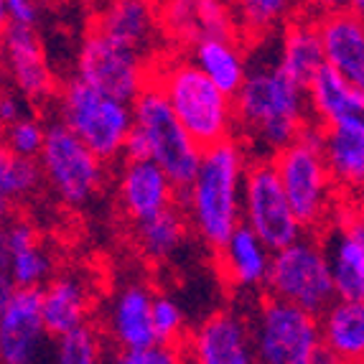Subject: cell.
Returning a JSON list of instances; mask_svg holds the SVG:
<instances>
[{"mask_svg": "<svg viewBox=\"0 0 364 364\" xmlns=\"http://www.w3.org/2000/svg\"><path fill=\"white\" fill-rule=\"evenodd\" d=\"M237 138L252 156L273 158L311 125L306 87L296 85L273 56L252 59L245 85L235 95Z\"/></svg>", "mask_w": 364, "mask_h": 364, "instance_id": "obj_1", "label": "cell"}, {"mask_svg": "<svg viewBox=\"0 0 364 364\" xmlns=\"http://www.w3.org/2000/svg\"><path fill=\"white\" fill-rule=\"evenodd\" d=\"M250 161L252 153L240 138L207 148L194 178L178 194L191 235L209 252L222 247L242 225V186Z\"/></svg>", "mask_w": 364, "mask_h": 364, "instance_id": "obj_2", "label": "cell"}, {"mask_svg": "<svg viewBox=\"0 0 364 364\" xmlns=\"http://www.w3.org/2000/svg\"><path fill=\"white\" fill-rule=\"evenodd\" d=\"M151 85L168 100L173 115L199 148L237 138L235 97L222 92L183 51L164 49L151 64Z\"/></svg>", "mask_w": 364, "mask_h": 364, "instance_id": "obj_3", "label": "cell"}, {"mask_svg": "<svg viewBox=\"0 0 364 364\" xmlns=\"http://www.w3.org/2000/svg\"><path fill=\"white\" fill-rule=\"evenodd\" d=\"M201 153L204 148L196 146L194 138L186 133L168 100L158 87L148 85L133 102V130L125 143L122 161H153L181 191L194 178Z\"/></svg>", "mask_w": 364, "mask_h": 364, "instance_id": "obj_4", "label": "cell"}, {"mask_svg": "<svg viewBox=\"0 0 364 364\" xmlns=\"http://www.w3.org/2000/svg\"><path fill=\"white\" fill-rule=\"evenodd\" d=\"M56 122L77 135L105 164L122 161L125 143L133 130V105L117 100L79 77L61 79L54 97Z\"/></svg>", "mask_w": 364, "mask_h": 364, "instance_id": "obj_5", "label": "cell"}, {"mask_svg": "<svg viewBox=\"0 0 364 364\" xmlns=\"http://www.w3.org/2000/svg\"><path fill=\"white\" fill-rule=\"evenodd\" d=\"M321 138L323 130L311 122L291 146L273 156V166L298 222L306 232H314V235H321L336 209L344 204L328 176Z\"/></svg>", "mask_w": 364, "mask_h": 364, "instance_id": "obj_6", "label": "cell"}, {"mask_svg": "<svg viewBox=\"0 0 364 364\" xmlns=\"http://www.w3.org/2000/svg\"><path fill=\"white\" fill-rule=\"evenodd\" d=\"M43 188L67 209H87L107 186V164L69 133L61 122H51L38 156Z\"/></svg>", "mask_w": 364, "mask_h": 364, "instance_id": "obj_7", "label": "cell"}, {"mask_svg": "<svg viewBox=\"0 0 364 364\" xmlns=\"http://www.w3.org/2000/svg\"><path fill=\"white\" fill-rule=\"evenodd\" d=\"M265 293L316 316L334 304V280L321 235L306 232L288 247L275 250Z\"/></svg>", "mask_w": 364, "mask_h": 364, "instance_id": "obj_8", "label": "cell"}, {"mask_svg": "<svg viewBox=\"0 0 364 364\" xmlns=\"http://www.w3.org/2000/svg\"><path fill=\"white\" fill-rule=\"evenodd\" d=\"M250 326L257 364H314L323 352L318 316L280 298H262Z\"/></svg>", "mask_w": 364, "mask_h": 364, "instance_id": "obj_9", "label": "cell"}, {"mask_svg": "<svg viewBox=\"0 0 364 364\" xmlns=\"http://www.w3.org/2000/svg\"><path fill=\"white\" fill-rule=\"evenodd\" d=\"M151 64L153 59L90 28L74 56V77L133 105L151 85Z\"/></svg>", "mask_w": 364, "mask_h": 364, "instance_id": "obj_10", "label": "cell"}, {"mask_svg": "<svg viewBox=\"0 0 364 364\" xmlns=\"http://www.w3.org/2000/svg\"><path fill=\"white\" fill-rule=\"evenodd\" d=\"M242 225L255 232L273 252L306 235L283 191L273 158L252 156L250 161L242 186Z\"/></svg>", "mask_w": 364, "mask_h": 364, "instance_id": "obj_11", "label": "cell"}, {"mask_svg": "<svg viewBox=\"0 0 364 364\" xmlns=\"http://www.w3.org/2000/svg\"><path fill=\"white\" fill-rule=\"evenodd\" d=\"M0 74L6 77V87L18 92L28 105L54 102L61 87V79L36 26L8 23L3 28Z\"/></svg>", "mask_w": 364, "mask_h": 364, "instance_id": "obj_12", "label": "cell"}, {"mask_svg": "<svg viewBox=\"0 0 364 364\" xmlns=\"http://www.w3.org/2000/svg\"><path fill=\"white\" fill-rule=\"evenodd\" d=\"M188 364H257L252 326L237 309H217L204 316L183 341Z\"/></svg>", "mask_w": 364, "mask_h": 364, "instance_id": "obj_13", "label": "cell"}, {"mask_svg": "<svg viewBox=\"0 0 364 364\" xmlns=\"http://www.w3.org/2000/svg\"><path fill=\"white\" fill-rule=\"evenodd\" d=\"M56 252L36 222L23 214H13L0 232V270L21 291H41L59 270Z\"/></svg>", "mask_w": 364, "mask_h": 364, "instance_id": "obj_14", "label": "cell"}, {"mask_svg": "<svg viewBox=\"0 0 364 364\" xmlns=\"http://www.w3.org/2000/svg\"><path fill=\"white\" fill-rule=\"evenodd\" d=\"M166 49L188 51L204 38L240 36L230 0H158Z\"/></svg>", "mask_w": 364, "mask_h": 364, "instance_id": "obj_15", "label": "cell"}, {"mask_svg": "<svg viewBox=\"0 0 364 364\" xmlns=\"http://www.w3.org/2000/svg\"><path fill=\"white\" fill-rule=\"evenodd\" d=\"M178 186L153 161H122L115 173V201L130 227L178 207Z\"/></svg>", "mask_w": 364, "mask_h": 364, "instance_id": "obj_16", "label": "cell"}, {"mask_svg": "<svg viewBox=\"0 0 364 364\" xmlns=\"http://www.w3.org/2000/svg\"><path fill=\"white\" fill-rule=\"evenodd\" d=\"M334 293L341 301H364V222L344 201L321 232Z\"/></svg>", "mask_w": 364, "mask_h": 364, "instance_id": "obj_17", "label": "cell"}, {"mask_svg": "<svg viewBox=\"0 0 364 364\" xmlns=\"http://www.w3.org/2000/svg\"><path fill=\"white\" fill-rule=\"evenodd\" d=\"M41 291H16L0 306V364H38L49 344Z\"/></svg>", "mask_w": 364, "mask_h": 364, "instance_id": "obj_18", "label": "cell"}, {"mask_svg": "<svg viewBox=\"0 0 364 364\" xmlns=\"http://www.w3.org/2000/svg\"><path fill=\"white\" fill-rule=\"evenodd\" d=\"M153 298L156 291L140 278L125 280L109 293L102 311V328L117 352L158 344L153 331Z\"/></svg>", "mask_w": 364, "mask_h": 364, "instance_id": "obj_19", "label": "cell"}, {"mask_svg": "<svg viewBox=\"0 0 364 364\" xmlns=\"http://www.w3.org/2000/svg\"><path fill=\"white\" fill-rule=\"evenodd\" d=\"M90 28L148 59H156L166 49L158 0H102Z\"/></svg>", "mask_w": 364, "mask_h": 364, "instance_id": "obj_20", "label": "cell"}, {"mask_svg": "<svg viewBox=\"0 0 364 364\" xmlns=\"http://www.w3.org/2000/svg\"><path fill=\"white\" fill-rule=\"evenodd\" d=\"M214 262L227 286L237 293H260L267 286L273 250L245 225L230 235L225 245L214 250Z\"/></svg>", "mask_w": 364, "mask_h": 364, "instance_id": "obj_21", "label": "cell"}, {"mask_svg": "<svg viewBox=\"0 0 364 364\" xmlns=\"http://www.w3.org/2000/svg\"><path fill=\"white\" fill-rule=\"evenodd\" d=\"M95 298L85 275L64 270L41 288V314L51 339L67 336L79 328L92 326Z\"/></svg>", "mask_w": 364, "mask_h": 364, "instance_id": "obj_22", "label": "cell"}, {"mask_svg": "<svg viewBox=\"0 0 364 364\" xmlns=\"http://www.w3.org/2000/svg\"><path fill=\"white\" fill-rule=\"evenodd\" d=\"M311 122L318 128L349 130L364 135V92L349 87L331 69L323 67L306 87Z\"/></svg>", "mask_w": 364, "mask_h": 364, "instance_id": "obj_23", "label": "cell"}, {"mask_svg": "<svg viewBox=\"0 0 364 364\" xmlns=\"http://www.w3.org/2000/svg\"><path fill=\"white\" fill-rule=\"evenodd\" d=\"M275 61L301 87H309L314 77L326 67L323 38L318 18L298 13L275 36Z\"/></svg>", "mask_w": 364, "mask_h": 364, "instance_id": "obj_24", "label": "cell"}, {"mask_svg": "<svg viewBox=\"0 0 364 364\" xmlns=\"http://www.w3.org/2000/svg\"><path fill=\"white\" fill-rule=\"evenodd\" d=\"M323 38L326 69L341 77L349 87L364 92V18L341 11L318 18Z\"/></svg>", "mask_w": 364, "mask_h": 364, "instance_id": "obj_25", "label": "cell"}, {"mask_svg": "<svg viewBox=\"0 0 364 364\" xmlns=\"http://www.w3.org/2000/svg\"><path fill=\"white\" fill-rule=\"evenodd\" d=\"M188 59L194 61L201 72L212 79L222 92L235 97L250 74V43L242 36H217L204 38L188 51Z\"/></svg>", "mask_w": 364, "mask_h": 364, "instance_id": "obj_26", "label": "cell"}, {"mask_svg": "<svg viewBox=\"0 0 364 364\" xmlns=\"http://www.w3.org/2000/svg\"><path fill=\"white\" fill-rule=\"evenodd\" d=\"M323 352L344 364H364V301L336 298L321 316Z\"/></svg>", "mask_w": 364, "mask_h": 364, "instance_id": "obj_27", "label": "cell"}, {"mask_svg": "<svg viewBox=\"0 0 364 364\" xmlns=\"http://www.w3.org/2000/svg\"><path fill=\"white\" fill-rule=\"evenodd\" d=\"M321 130V151L328 176L334 181L341 201H354L364 188V135L334 128Z\"/></svg>", "mask_w": 364, "mask_h": 364, "instance_id": "obj_28", "label": "cell"}, {"mask_svg": "<svg viewBox=\"0 0 364 364\" xmlns=\"http://www.w3.org/2000/svg\"><path fill=\"white\" fill-rule=\"evenodd\" d=\"M130 230H133V245L138 247L140 257L153 265L171 262L186 247L188 237H194L181 207H173L158 217L146 219L140 225H133Z\"/></svg>", "mask_w": 364, "mask_h": 364, "instance_id": "obj_29", "label": "cell"}, {"mask_svg": "<svg viewBox=\"0 0 364 364\" xmlns=\"http://www.w3.org/2000/svg\"><path fill=\"white\" fill-rule=\"evenodd\" d=\"M237 31L250 46H260L301 13L298 0H230Z\"/></svg>", "mask_w": 364, "mask_h": 364, "instance_id": "obj_30", "label": "cell"}, {"mask_svg": "<svg viewBox=\"0 0 364 364\" xmlns=\"http://www.w3.org/2000/svg\"><path fill=\"white\" fill-rule=\"evenodd\" d=\"M43 188V173L38 161L13 156L0 143V232L16 214V207L36 199Z\"/></svg>", "mask_w": 364, "mask_h": 364, "instance_id": "obj_31", "label": "cell"}, {"mask_svg": "<svg viewBox=\"0 0 364 364\" xmlns=\"http://www.w3.org/2000/svg\"><path fill=\"white\" fill-rule=\"evenodd\" d=\"M46 133H49V125L38 115H33V112H26L21 120H16L13 125H8L0 133V143L13 156L38 161V156L43 151V143H46Z\"/></svg>", "mask_w": 364, "mask_h": 364, "instance_id": "obj_32", "label": "cell"}, {"mask_svg": "<svg viewBox=\"0 0 364 364\" xmlns=\"http://www.w3.org/2000/svg\"><path fill=\"white\" fill-rule=\"evenodd\" d=\"M54 341V364H102V341L95 326H85Z\"/></svg>", "mask_w": 364, "mask_h": 364, "instance_id": "obj_33", "label": "cell"}, {"mask_svg": "<svg viewBox=\"0 0 364 364\" xmlns=\"http://www.w3.org/2000/svg\"><path fill=\"white\" fill-rule=\"evenodd\" d=\"M153 331L158 344H178L188 336L186 311L171 293H156L153 298Z\"/></svg>", "mask_w": 364, "mask_h": 364, "instance_id": "obj_34", "label": "cell"}, {"mask_svg": "<svg viewBox=\"0 0 364 364\" xmlns=\"http://www.w3.org/2000/svg\"><path fill=\"white\" fill-rule=\"evenodd\" d=\"M112 364H188L183 346L178 344H153L146 349L115 352Z\"/></svg>", "mask_w": 364, "mask_h": 364, "instance_id": "obj_35", "label": "cell"}, {"mask_svg": "<svg viewBox=\"0 0 364 364\" xmlns=\"http://www.w3.org/2000/svg\"><path fill=\"white\" fill-rule=\"evenodd\" d=\"M28 112V102L11 87H0V133Z\"/></svg>", "mask_w": 364, "mask_h": 364, "instance_id": "obj_36", "label": "cell"}, {"mask_svg": "<svg viewBox=\"0 0 364 364\" xmlns=\"http://www.w3.org/2000/svg\"><path fill=\"white\" fill-rule=\"evenodd\" d=\"M8 23L18 26H36L41 13V0H6Z\"/></svg>", "mask_w": 364, "mask_h": 364, "instance_id": "obj_37", "label": "cell"}, {"mask_svg": "<svg viewBox=\"0 0 364 364\" xmlns=\"http://www.w3.org/2000/svg\"><path fill=\"white\" fill-rule=\"evenodd\" d=\"M301 13H309L314 18H326L334 13L349 11V0H298Z\"/></svg>", "mask_w": 364, "mask_h": 364, "instance_id": "obj_38", "label": "cell"}, {"mask_svg": "<svg viewBox=\"0 0 364 364\" xmlns=\"http://www.w3.org/2000/svg\"><path fill=\"white\" fill-rule=\"evenodd\" d=\"M13 291H16V286H13L11 278H8V275L3 273V270H0V306H3L8 301V298H11Z\"/></svg>", "mask_w": 364, "mask_h": 364, "instance_id": "obj_39", "label": "cell"}, {"mask_svg": "<svg viewBox=\"0 0 364 364\" xmlns=\"http://www.w3.org/2000/svg\"><path fill=\"white\" fill-rule=\"evenodd\" d=\"M349 204H352L354 214H357V217L364 222V188H362V191H359V194H357V199H354V201H349Z\"/></svg>", "mask_w": 364, "mask_h": 364, "instance_id": "obj_40", "label": "cell"}, {"mask_svg": "<svg viewBox=\"0 0 364 364\" xmlns=\"http://www.w3.org/2000/svg\"><path fill=\"white\" fill-rule=\"evenodd\" d=\"M314 364H344V362H339L336 357H331L328 352H321L318 357H316V362Z\"/></svg>", "mask_w": 364, "mask_h": 364, "instance_id": "obj_41", "label": "cell"}, {"mask_svg": "<svg viewBox=\"0 0 364 364\" xmlns=\"http://www.w3.org/2000/svg\"><path fill=\"white\" fill-rule=\"evenodd\" d=\"M349 11L364 18V0H349Z\"/></svg>", "mask_w": 364, "mask_h": 364, "instance_id": "obj_42", "label": "cell"}, {"mask_svg": "<svg viewBox=\"0 0 364 364\" xmlns=\"http://www.w3.org/2000/svg\"><path fill=\"white\" fill-rule=\"evenodd\" d=\"M8 26V8H6V0H0V28H6Z\"/></svg>", "mask_w": 364, "mask_h": 364, "instance_id": "obj_43", "label": "cell"}, {"mask_svg": "<svg viewBox=\"0 0 364 364\" xmlns=\"http://www.w3.org/2000/svg\"><path fill=\"white\" fill-rule=\"evenodd\" d=\"M0 51H3V28H0Z\"/></svg>", "mask_w": 364, "mask_h": 364, "instance_id": "obj_44", "label": "cell"}, {"mask_svg": "<svg viewBox=\"0 0 364 364\" xmlns=\"http://www.w3.org/2000/svg\"><path fill=\"white\" fill-rule=\"evenodd\" d=\"M41 3H43V0H41Z\"/></svg>", "mask_w": 364, "mask_h": 364, "instance_id": "obj_45", "label": "cell"}]
</instances>
